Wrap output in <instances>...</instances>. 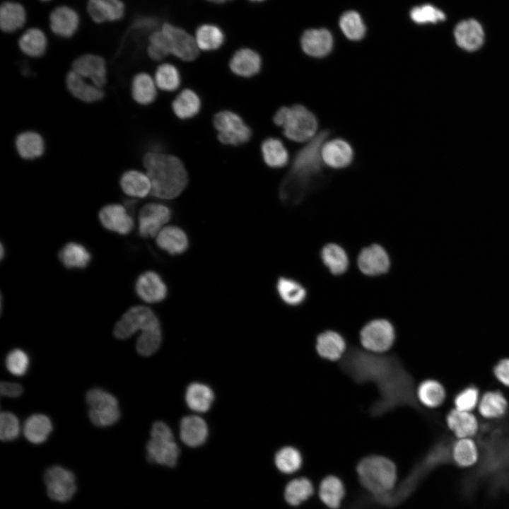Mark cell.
Segmentation results:
<instances>
[{
  "label": "cell",
  "instance_id": "1",
  "mask_svg": "<svg viewBox=\"0 0 509 509\" xmlns=\"http://www.w3.org/2000/svg\"><path fill=\"white\" fill-rule=\"evenodd\" d=\"M339 366L354 382L376 387L379 397L370 407L371 416H380L397 407L418 408L413 379L397 356L352 347Z\"/></svg>",
  "mask_w": 509,
  "mask_h": 509
},
{
  "label": "cell",
  "instance_id": "2",
  "mask_svg": "<svg viewBox=\"0 0 509 509\" xmlns=\"http://www.w3.org/2000/svg\"><path fill=\"white\" fill-rule=\"evenodd\" d=\"M330 134L329 129L320 131L297 152L280 187L279 196L283 202L300 201L309 190L322 182L324 163L321 151Z\"/></svg>",
  "mask_w": 509,
  "mask_h": 509
},
{
  "label": "cell",
  "instance_id": "3",
  "mask_svg": "<svg viewBox=\"0 0 509 509\" xmlns=\"http://www.w3.org/2000/svg\"><path fill=\"white\" fill-rule=\"evenodd\" d=\"M143 163L151 182L152 196L172 199L185 189L188 175L178 158L164 153L149 152L144 156Z\"/></svg>",
  "mask_w": 509,
  "mask_h": 509
},
{
  "label": "cell",
  "instance_id": "4",
  "mask_svg": "<svg viewBox=\"0 0 509 509\" xmlns=\"http://www.w3.org/2000/svg\"><path fill=\"white\" fill-rule=\"evenodd\" d=\"M356 472L362 486L376 496L390 493L397 482L395 464L382 455H370L362 458L356 466Z\"/></svg>",
  "mask_w": 509,
  "mask_h": 509
},
{
  "label": "cell",
  "instance_id": "5",
  "mask_svg": "<svg viewBox=\"0 0 509 509\" xmlns=\"http://www.w3.org/2000/svg\"><path fill=\"white\" fill-rule=\"evenodd\" d=\"M274 123L283 128V134L296 142L310 141L317 130V119L313 112L297 104L281 107L274 116Z\"/></svg>",
  "mask_w": 509,
  "mask_h": 509
},
{
  "label": "cell",
  "instance_id": "6",
  "mask_svg": "<svg viewBox=\"0 0 509 509\" xmlns=\"http://www.w3.org/2000/svg\"><path fill=\"white\" fill-rule=\"evenodd\" d=\"M89 406L88 416L96 426L107 427L114 425L120 418L117 398L110 392L100 389H90L86 395Z\"/></svg>",
  "mask_w": 509,
  "mask_h": 509
},
{
  "label": "cell",
  "instance_id": "7",
  "mask_svg": "<svg viewBox=\"0 0 509 509\" xmlns=\"http://www.w3.org/2000/svg\"><path fill=\"white\" fill-rule=\"evenodd\" d=\"M160 327L158 318L148 307L136 305L130 308L115 324L113 334L117 339H126L137 331Z\"/></svg>",
  "mask_w": 509,
  "mask_h": 509
},
{
  "label": "cell",
  "instance_id": "8",
  "mask_svg": "<svg viewBox=\"0 0 509 509\" xmlns=\"http://www.w3.org/2000/svg\"><path fill=\"white\" fill-rule=\"evenodd\" d=\"M395 340V330L392 324L385 319H375L368 322L360 332V341L368 351L382 353L390 349Z\"/></svg>",
  "mask_w": 509,
  "mask_h": 509
},
{
  "label": "cell",
  "instance_id": "9",
  "mask_svg": "<svg viewBox=\"0 0 509 509\" xmlns=\"http://www.w3.org/2000/svg\"><path fill=\"white\" fill-rule=\"evenodd\" d=\"M219 141L227 145H240L252 136L250 127L236 113L223 110L218 112L213 119Z\"/></svg>",
  "mask_w": 509,
  "mask_h": 509
},
{
  "label": "cell",
  "instance_id": "10",
  "mask_svg": "<svg viewBox=\"0 0 509 509\" xmlns=\"http://www.w3.org/2000/svg\"><path fill=\"white\" fill-rule=\"evenodd\" d=\"M171 217L172 210L165 204L152 202L144 205L138 217L139 235L145 238L156 237Z\"/></svg>",
  "mask_w": 509,
  "mask_h": 509
},
{
  "label": "cell",
  "instance_id": "11",
  "mask_svg": "<svg viewBox=\"0 0 509 509\" xmlns=\"http://www.w3.org/2000/svg\"><path fill=\"white\" fill-rule=\"evenodd\" d=\"M44 479L48 496L57 501H69L76 491L74 474L62 467L54 466L49 468L45 472Z\"/></svg>",
  "mask_w": 509,
  "mask_h": 509
},
{
  "label": "cell",
  "instance_id": "12",
  "mask_svg": "<svg viewBox=\"0 0 509 509\" xmlns=\"http://www.w3.org/2000/svg\"><path fill=\"white\" fill-rule=\"evenodd\" d=\"M134 290L136 296L148 303L163 301L168 296V287L162 276L155 271H146L136 279Z\"/></svg>",
  "mask_w": 509,
  "mask_h": 509
},
{
  "label": "cell",
  "instance_id": "13",
  "mask_svg": "<svg viewBox=\"0 0 509 509\" xmlns=\"http://www.w3.org/2000/svg\"><path fill=\"white\" fill-rule=\"evenodd\" d=\"M162 32L166 36L170 52L183 61H192L199 54L196 40L185 30L169 23L163 25Z\"/></svg>",
  "mask_w": 509,
  "mask_h": 509
},
{
  "label": "cell",
  "instance_id": "14",
  "mask_svg": "<svg viewBox=\"0 0 509 509\" xmlns=\"http://www.w3.org/2000/svg\"><path fill=\"white\" fill-rule=\"evenodd\" d=\"M98 217L106 230L119 235L129 234L134 227L133 218L119 204L105 205L100 210Z\"/></svg>",
  "mask_w": 509,
  "mask_h": 509
},
{
  "label": "cell",
  "instance_id": "15",
  "mask_svg": "<svg viewBox=\"0 0 509 509\" xmlns=\"http://www.w3.org/2000/svg\"><path fill=\"white\" fill-rule=\"evenodd\" d=\"M71 70L101 88L107 82L106 64L100 56L91 54L80 56L74 61Z\"/></svg>",
  "mask_w": 509,
  "mask_h": 509
},
{
  "label": "cell",
  "instance_id": "16",
  "mask_svg": "<svg viewBox=\"0 0 509 509\" xmlns=\"http://www.w3.org/2000/svg\"><path fill=\"white\" fill-rule=\"evenodd\" d=\"M360 271L368 276H378L386 273L390 267V259L386 250L380 245L373 244L364 247L358 256Z\"/></svg>",
  "mask_w": 509,
  "mask_h": 509
},
{
  "label": "cell",
  "instance_id": "17",
  "mask_svg": "<svg viewBox=\"0 0 509 509\" xmlns=\"http://www.w3.org/2000/svg\"><path fill=\"white\" fill-rule=\"evenodd\" d=\"M457 45L462 49L472 52L479 49L484 42V31L481 24L474 19L462 21L454 30Z\"/></svg>",
  "mask_w": 509,
  "mask_h": 509
},
{
  "label": "cell",
  "instance_id": "18",
  "mask_svg": "<svg viewBox=\"0 0 509 509\" xmlns=\"http://www.w3.org/2000/svg\"><path fill=\"white\" fill-rule=\"evenodd\" d=\"M303 51L308 56L322 58L328 55L333 48L334 40L327 29H310L300 38Z\"/></svg>",
  "mask_w": 509,
  "mask_h": 509
},
{
  "label": "cell",
  "instance_id": "19",
  "mask_svg": "<svg viewBox=\"0 0 509 509\" xmlns=\"http://www.w3.org/2000/svg\"><path fill=\"white\" fill-rule=\"evenodd\" d=\"M321 156L324 164L332 168L341 169L351 163L353 159V150L346 141L335 139L324 144Z\"/></svg>",
  "mask_w": 509,
  "mask_h": 509
},
{
  "label": "cell",
  "instance_id": "20",
  "mask_svg": "<svg viewBox=\"0 0 509 509\" xmlns=\"http://www.w3.org/2000/svg\"><path fill=\"white\" fill-rule=\"evenodd\" d=\"M157 246L170 255H180L187 252L189 240L185 231L177 226L161 229L156 238Z\"/></svg>",
  "mask_w": 509,
  "mask_h": 509
},
{
  "label": "cell",
  "instance_id": "21",
  "mask_svg": "<svg viewBox=\"0 0 509 509\" xmlns=\"http://www.w3.org/2000/svg\"><path fill=\"white\" fill-rule=\"evenodd\" d=\"M146 450L149 461L167 467H174L180 454L179 447L174 439L151 438L147 443Z\"/></svg>",
  "mask_w": 509,
  "mask_h": 509
},
{
  "label": "cell",
  "instance_id": "22",
  "mask_svg": "<svg viewBox=\"0 0 509 509\" xmlns=\"http://www.w3.org/2000/svg\"><path fill=\"white\" fill-rule=\"evenodd\" d=\"M446 424L457 438H473L479 431V421L474 414L455 408L447 414Z\"/></svg>",
  "mask_w": 509,
  "mask_h": 509
},
{
  "label": "cell",
  "instance_id": "23",
  "mask_svg": "<svg viewBox=\"0 0 509 509\" xmlns=\"http://www.w3.org/2000/svg\"><path fill=\"white\" fill-rule=\"evenodd\" d=\"M66 85L73 96L84 103H95L104 97L101 88L82 78L73 70L66 74Z\"/></svg>",
  "mask_w": 509,
  "mask_h": 509
},
{
  "label": "cell",
  "instance_id": "24",
  "mask_svg": "<svg viewBox=\"0 0 509 509\" xmlns=\"http://www.w3.org/2000/svg\"><path fill=\"white\" fill-rule=\"evenodd\" d=\"M49 19L52 30L57 35L65 38L71 37L79 24L77 12L66 6H59L53 10Z\"/></svg>",
  "mask_w": 509,
  "mask_h": 509
},
{
  "label": "cell",
  "instance_id": "25",
  "mask_svg": "<svg viewBox=\"0 0 509 509\" xmlns=\"http://www.w3.org/2000/svg\"><path fill=\"white\" fill-rule=\"evenodd\" d=\"M316 351L322 358L337 361L345 355L346 341L339 333L327 330L317 336Z\"/></svg>",
  "mask_w": 509,
  "mask_h": 509
},
{
  "label": "cell",
  "instance_id": "26",
  "mask_svg": "<svg viewBox=\"0 0 509 509\" xmlns=\"http://www.w3.org/2000/svg\"><path fill=\"white\" fill-rule=\"evenodd\" d=\"M123 192L133 198H144L151 193L152 185L146 172L138 170L125 171L119 179Z\"/></svg>",
  "mask_w": 509,
  "mask_h": 509
},
{
  "label": "cell",
  "instance_id": "27",
  "mask_svg": "<svg viewBox=\"0 0 509 509\" xmlns=\"http://www.w3.org/2000/svg\"><path fill=\"white\" fill-rule=\"evenodd\" d=\"M262 59L259 54L250 49L238 50L230 61V68L236 75L251 77L261 69Z\"/></svg>",
  "mask_w": 509,
  "mask_h": 509
},
{
  "label": "cell",
  "instance_id": "28",
  "mask_svg": "<svg viewBox=\"0 0 509 509\" xmlns=\"http://www.w3.org/2000/svg\"><path fill=\"white\" fill-rule=\"evenodd\" d=\"M452 463L460 468L474 466L479 460V447L472 438H457L450 450Z\"/></svg>",
  "mask_w": 509,
  "mask_h": 509
},
{
  "label": "cell",
  "instance_id": "29",
  "mask_svg": "<svg viewBox=\"0 0 509 509\" xmlns=\"http://www.w3.org/2000/svg\"><path fill=\"white\" fill-rule=\"evenodd\" d=\"M18 155L25 160H35L45 153V144L42 136L35 131L28 130L18 134L15 140Z\"/></svg>",
  "mask_w": 509,
  "mask_h": 509
},
{
  "label": "cell",
  "instance_id": "30",
  "mask_svg": "<svg viewBox=\"0 0 509 509\" xmlns=\"http://www.w3.org/2000/svg\"><path fill=\"white\" fill-rule=\"evenodd\" d=\"M180 438L189 447L202 445L208 436L206 422L197 416H188L182 419L180 428Z\"/></svg>",
  "mask_w": 509,
  "mask_h": 509
},
{
  "label": "cell",
  "instance_id": "31",
  "mask_svg": "<svg viewBox=\"0 0 509 509\" xmlns=\"http://www.w3.org/2000/svg\"><path fill=\"white\" fill-rule=\"evenodd\" d=\"M88 13L96 23L105 21H117L124 12V4L120 0H89Z\"/></svg>",
  "mask_w": 509,
  "mask_h": 509
},
{
  "label": "cell",
  "instance_id": "32",
  "mask_svg": "<svg viewBox=\"0 0 509 509\" xmlns=\"http://www.w3.org/2000/svg\"><path fill=\"white\" fill-rule=\"evenodd\" d=\"M480 415L487 419L503 417L508 409V402L505 395L498 390H489L480 397L478 404Z\"/></svg>",
  "mask_w": 509,
  "mask_h": 509
},
{
  "label": "cell",
  "instance_id": "33",
  "mask_svg": "<svg viewBox=\"0 0 509 509\" xmlns=\"http://www.w3.org/2000/svg\"><path fill=\"white\" fill-rule=\"evenodd\" d=\"M345 493L344 485L337 476L328 475L320 483L319 498L330 509H337L340 507Z\"/></svg>",
  "mask_w": 509,
  "mask_h": 509
},
{
  "label": "cell",
  "instance_id": "34",
  "mask_svg": "<svg viewBox=\"0 0 509 509\" xmlns=\"http://www.w3.org/2000/svg\"><path fill=\"white\" fill-rule=\"evenodd\" d=\"M59 259L67 269H84L90 262L91 254L83 245L69 242L59 252Z\"/></svg>",
  "mask_w": 509,
  "mask_h": 509
},
{
  "label": "cell",
  "instance_id": "35",
  "mask_svg": "<svg viewBox=\"0 0 509 509\" xmlns=\"http://www.w3.org/2000/svg\"><path fill=\"white\" fill-rule=\"evenodd\" d=\"M52 431V423L48 416L35 414L24 423L23 433L26 439L33 444H41L49 437Z\"/></svg>",
  "mask_w": 509,
  "mask_h": 509
},
{
  "label": "cell",
  "instance_id": "36",
  "mask_svg": "<svg viewBox=\"0 0 509 509\" xmlns=\"http://www.w3.org/2000/svg\"><path fill=\"white\" fill-rule=\"evenodd\" d=\"M416 394L418 401L428 408H437L441 406L446 398L444 386L435 379H427L421 382Z\"/></svg>",
  "mask_w": 509,
  "mask_h": 509
},
{
  "label": "cell",
  "instance_id": "37",
  "mask_svg": "<svg viewBox=\"0 0 509 509\" xmlns=\"http://www.w3.org/2000/svg\"><path fill=\"white\" fill-rule=\"evenodd\" d=\"M154 79L147 73L136 74L131 81V93L136 103L142 105L152 103L157 95Z\"/></svg>",
  "mask_w": 509,
  "mask_h": 509
},
{
  "label": "cell",
  "instance_id": "38",
  "mask_svg": "<svg viewBox=\"0 0 509 509\" xmlns=\"http://www.w3.org/2000/svg\"><path fill=\"white\" fill-rule=\"evenodd\" d=\"M276 290L280 299L286 305L291 306L301 304L307 295L306 290L301 283L285 276H281L277 279Z\"/></svg>",
  "mask_w": 509,
  "mask_h": 509
},
{
  "label": "cell",
  "instance_id": "39",
  "mask_svg": "<svg viewBox=\"0 0 509 509\" xmlns=\"http://www.w3.org/2000/svg\"><path fill=\"white\" fill-rule=\"evenodd\" d=\"M185 399L188 406L192 410L197 412H204L211 407L214 395L209 386L194 382L188 386Z\"/></svg>",
  "mask_w": 509,
  "mask_h": 509
},
{
  "label": "cell",
  "instance_id": "40",
  "mask_svg": "<svg viewBox=\"0 0 509 509\" xmlns=\"http://www.w3.org/2000/svg\"><path fill=\"white\" fill-rule=\"evenodd\" d=\"M172 108L177 117L182 119H189L199 112L201 100L194 90L185 89L175 98Z\"/></svg>",
  "mask_w": 509,
  "mask_h": 509
},
{
  "label": "cell",
  "instance_id": "41",
  "mask_svg": "<svg viewBox=\"0 0 509 509\" xmlns=\"http://www.w3.org/2000/svg\"><path fill=\"white\" fill-rule=\"evenodd\" d=\"M321 258L324 264L334 275L344 273L349 267L346 252L341 246L335 243H329L323 247Z\"/></svg>",
  "mask_w": 509,
  "mask_h": 509
},
{
  "label": "cell",
  "instance_id": "42",
  "mask_svg": "<svg viewBox=\"0 0 509 509\" xmlns=\"http://www.w3.org/2000/svg\"><path fill=\"white\" fill-rule=\"evenodd\" d=\"M261 151L264 162L271 168H282L288 163V151L278 139L270 137L265 139L262 144Z\"/></svg>",
  "mask_w": 509,
  "mask_h": 509
},
{
  "label": "cell",
  "instance_id": "43",
  "mask_svg": "<svg viewBox=\"0 0 509 509\" xmlns=\"http://www.w3.org/2000/svg\"><path fill=\"white\" fill-rule=\"evenodd\" d=\"M25 21L23 7L13 1H6L0 9V25L4 32H13L21 28Z\"/></svg>",
  "mask_w": 509,
  "mask_h": 509
},
{
  "label": "cell",
  "instance_id": "44",
  "mask_svg": "<svg viewBox=\"0 0 509 509\" xmlns=\"http://www.w3.org/2000/svg\"><path fill=\"white\" fill-rule=\"evenodd\" d=\"M314 486L306 477H299L289 481L284 489V498L292 506H297L307 501L314 493Z\"/></svg>",
  "mask_w": 509,
  "mask_h": 509
},
{
  "label": "cell",
  "instance_id": "45",
  "mask_svg": "<svg viewBox=\"0 0 509 509\" xmlns=\"http://www.w3.org/2000/svg\"><path fill=\"white\" fill-rule=\"evenodd\" d=\"M21 50L31 57L42 56L47 49V42L44 33L38 28L26 30L19 38Z\"/></svg>",
  "mask_w": 509,
  "mask_h": 509
},
{
  "label": "cell",
  "instance_id": "46",
  "mask_svg": "<svg viewBox=\"0 0 509 509\" xmlns=\"http://www.w3.org/2000/svg\"><path fill=\"white\" fill-rule=\"evenodd\" d=\"M224 40L222 30L215 25L204 24L196 31V42L202 50H215L223 45Z\"/></svg>",
  "mask_w": 509,
  "mask_h": 509
},
{
  "label": "cell",
  "instance_id": "47",
  "mask_svg": "<svg viewBox=\"0 0 509 509\" xmlns=\"http://www.w3.org/2000/svg\"><path fill=\"white\" fill-rule=\"evenodd\" d=\"M275 464L283 474H293L297 472L303 463L300 452L296 447L286 446L281 448L275 455Z\"/></svg>",
  "mask_w": 509,
  "mask_h": 509
},
{
  "label": "cell",
  "instance_id": "48",
  "mask_svg": "<svg viewBox=\"0 0 509 509\" xmlns=\"http://www.w3.org/2000/svg\"><path fill=\"white\" fill-rule=\"evenodd\" d=\"M156 86L162 90L174 91L180 85V74L172 64L165 63L158 66L155 72Z\"/></svg>",
  "mask_w": 509,
  "mask_h": 509
},
{
  "label": "cell",
  "instance_id": "49",
  "mask_svg": "<svg viewBox=\"0 0 509 509\" xmlns=\"http://www.w3.org/2000/svg\"><path fill=\"white\" fill-rule=\"evenodd\" d=\"M339 25L345 36L351 40H359L365 34V27L360 15L354 11L344 13L340 18Z\"/></svg>",
  "mask_w": 509,
  "mask_h": 509
},
{
  "label": "cell",
  "instance_id": "50",
  "mask_svg": "<svg viewBox=\"0 0 509 509\" xmlns=\"http://www.w3.org/2000/svg\"><path fill=\"white\" fill-rule=\"evenodd\" d=\"M161 341L160 327L141 332L136 341V351L141 356H149L158 349Z\"/></svg>",
  "mask_w": 509,
  "mask_h": 509
},
{
  "label": "cell",
  "instance_id": "51",
  "mask_svg": "<svg viewBox=\"0 0 509 509\" xmlns=\"http://www.w3.org/2000/svg\"><path fill=\"white\" fill-rule=\"evenodd\" d=\"M480 397L479 389L474 385H469L455 395L454 398L455 408L458 410L472 412L474 409L477 408Z\"/></svg>",
  "mask_w": 509,
  "mask_h": 509
},
{
  "label": "cell",
  "instance_id": "52",
  "mask_svg": "<svg viewBox=\"0 0 509 509\" xmlns=\"http://www.w3.org/2000/svg\"><path fill=\"white\" fill-rule=\"evenodd\" d=\"M5 364L10 373L16 376H23L28 370L30 358L25 351L15 349L7 354Z\"/></svg>",
  "mask_w": 509,
  "mask_h": 509
},
{
  "label": "cell",
  "instance_id": "53",
  "mask_svg": "<svg viewBox=\"0 0 509 509\" xmlns=\"http://www.w3.org/2000/svg\"><path fill=\"white\" fill-rule=\"evenodd\" d=\"M410 17L414 22L419 24L435 23L445 19V15L442 11L430 4L413 8Z\"/></svg>",
  "mask_w": 509,
  "mask_h": 509
},
{
  "label": "cell",
  "instance_id": "54",
  "mask_svg": "<svg viewBox=\"0 0 509 509\" xmlns=\"http://www.w3.org/2000/svg\"><path fill=\"white\" fill-rule=\"evenodd\" d=\"M147 52L148 56L156 61L161 60L171 53L168 39L162 30L155 32L150 36Z\"/></svg>",
  "mask_w": 509,
  "mask_h": 509
},
{
  "label": "cell",
  "instance_id": "55",
  "mask_svg": "<svg viewBox=\"0 0 509 509\" xmlns=\"http://www.w3.org/2000/svg\"><path fill=\"white\" fill-rule=\"evenodd\" d=\"M20 434V423L16 415L3 411L0 416V438L3 441H12Z\"/></svg>",
  "mask_w": 509,
  "mask_h": 509
},
{
  "label": "cell",
  "instance_id": "56",
  "mask_svg": "<svg viewBox=\"0 0 509 509\" xmlns=\"http://www.w3.org/2000/svg\"><path fill=\"white\" fill-rule=\"evenodd\" d=\"M493 374L500 383L509 387V358H503L496 364Z\"/></svg>",
  "mask_w": 509,
  "mask_h": 509
},
{
  "label": "cell",
  "instance_id": "57",
  "mask_svg": "<svg viewBox=\"0 0 509 509\" xmlns=\"http://www.w3.org/2000/svg\"><path fill=\"white\" fill-rule=\"evenodd\" d=\"M151 438L156 439H174L170 427L162 421H157L152 426Z\"/></svg>",
  "mask_w": 509,
  "mask_h": 509
},
{
  "label": "cell",
  "instance_id": "58",
  "mask_svg": "<svg viewBox=\"0 0 509 509\" xmlns=\"http://www.w3.org/2000/svg\"><path fill=\"white\" fill-rule=\"evenodd\" d=\"M157 23L158 21L153 17H139L134 21L132 28L141 32H148L156 28Z\"/></svg>",
  "mask_w": 509,
  "mask_h": 509
},
{
  "label": "cell",
  "instance_id": "59",
  "mask_svg": "<svg viewBox=\"0 0 509 509\" xmlns=\"http://www.w3.org/2000/svg\"><path fill=\"white\" fill-rule=\"evenodd\" d=\"M1 394L9 397H18L23 392V387L16 382H3L0 386Z\"/></svg>",
  "mask_w": 509,
  "mask_h": 509
},
{
  "label": "cell",
  "instance_id": "60",
  "mask_svg": "<svg viewBox=\"0 0 509 509\" xmlns=\"http://www.w3.org/2000/svg\"><path fill=\"white\" fill-rule=\"evenodd\" d=\"M4 256V247L3 244L1 243V258L3 259Z\"/></svg>",
  "mask_w": 509,
  "mask_h": 509
},
{
  "label": "cell",
  "instance_id": "61",
  "mask_svg": "<svg viewBox=\"0 0 509 509\" xmlns=\"http://www.w3.org/2000/svg\"><path fill=\"white\" fill-rule=\"evenodd\" d=\"M208 1L214 2V3H224V2L227 1H230V0H208Z\"/></svg>",
  "mask_w": 509,
  "mask_h": 509
},
{
  "label": "cell",
  "instance_id": "62",
  "mask_svg": "<svg viewBox=\"0 0 509 509\" xmlns=\"http://www.w3.org/2000/svg\"><path fill=\"white\" fill-rule=\"evenodd\" d=\"M250 1H255V2H259V1H262L264 0H250Z\"/></svg>",
  "mask_w": 509,
  "mask_h": 509
},
{
  "label": "cell",
  "instance_id": "63",
  "mask_svg": "<svg viewBox=\"0 0 509 509\" xmlns=\"http://www.w3.org/2000/svg\"><path fill=\"white\" fill-rule=\"evenodd\" d=\"M42 1H49V0H42Z\"/></svg>",
  "mask_w": 509,
  "mask_h": 509
}]
</instances>
